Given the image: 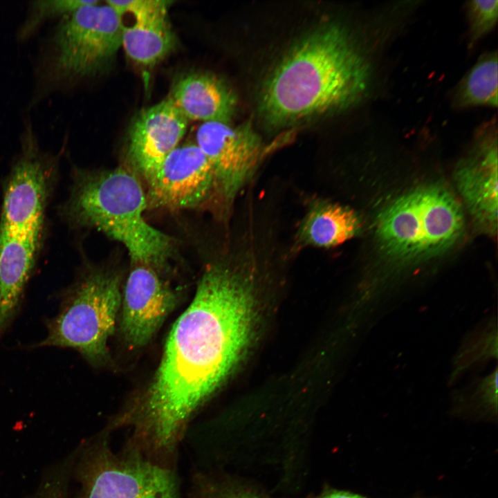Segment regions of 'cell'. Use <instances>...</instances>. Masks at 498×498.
I'll return each mask as SVG.
<instances>
[{
  "instance_id": "obj_7",
  "label": "cell",
  "mask_w": 498,
  "mask_h": 498,
  "mask_svg": "<svg viewBox=\"0 0 498 498\" xmlns=\"http://www.w3.org/2000/svg\"><path fill=\"white\" fill-rule=\"evenodd\" d=\"M462 209L454 196L436 184L402 195L379 214L377 237L383 250L403 261H416L441 253L460 237Z\"/></svg>"
},
{
  "instance_id": "obj_16",
  "label": "cell",
  "mask_w": 498,
  "mask_h": 498,
  "mask_svg": "<svg viewBox=\"0 0 498 498\" xmlns=\"http://www.w3.org/2000/svg\"><path fill=\"white\" fill-rule=\"evenodd\" d=\"M176 39L168 21L167 13L134 21L123 27L122 46L127 55L142 66H152L163 59L174 48Z\"/></svg>"
},
{
  "instance_id": "obj_6",
  "label": "cell",
  "mask_w": 498,
  "mask_h": 498,
  "mask_svg": "<svg viewBox=\"0 0 498 498\" xmlns=\"http://www.w3.org/2000/svg\"><path fill=\"white\" fill-rule=\"evenodd\" d=\"M116 271L91 268L60 294L56 313L44 320L46 334L31 349H70L93 365L104 361L122 304Z\"/></svg>"
},
{
  "instance_id": "obj_21",
  "label": "cell",
  "mask_w": 498,
  "mask_h": 498,
  "mask_svg": "<svg viewBox=\"0 0 498 498\" xmlns=\"http://www.w3.org/2000/svg\"><path fill=\"white\" fill-rule=\"evenodd\" d=\"M194 487L198 498H263L254 492L199 474L194 480Z\"/></svg>"
},
{
  "instance_id": "obj_4",
  "label": "cell",
  "mask_w": 498,
  "mask_h": 498,
  "mask_svg": "<svg viewBox=\"0 0 498 498\" xmlns=\"http://www.w3.org/2000/svg\"><path fill=\"white\" fill-rule=\"evenodd\" d=\"M140 178L131 169L77 171L62 214L72 225L92 228L121 243L134 264L165 268L174 239L145 220Z\"/></svg>"
},
{
  "instance_id": "obj_2",
  "label": "cell",
  "mask_w": 498,
  "mask_h": 498,
  "mask_svg": "<svg viewBox=\"0 0 498 498\" xmlns=\"http://www.w3.org/2000/svg\"><path fill=\"white\" fill-rule=\"evenodd\" d=\"M371 66L350 30L322 24L277 62L261 89L259 111L275 129L344 111L367 93Z\"/></svg>"
},
{
  "instance_id": "obj_13",
  "label": "cell",
  "mask_w": 498,
  "mask_h": 498,
  "mask_svg": "<svg viewBox=\"0 0 498 498\" xmlns=\"http://www.w3.org/2000/svg\"><path fill=\"white\" fill-rule=\"evenodd\" d=\"M495 127H483L471 156L459 166L456 182L477 224L488 233L497 226V145Z\"/></svg>"
},
{
  "instance_id": "obj_22",
  "label": "cell",
  "mask_w": 498,
  "mask_h": 498,
  "mask_svg": "<svg viewBox=\"0 0 498 498\" xmlns=\"http://www.w3.org/2000/svg\"><path fill=\"white\" fill-rule=\"evenodd\" d=\"M61 471L48 477L33 498H65L66 481Z\"/></svg>"
},
{
  "instance_id": "obj_5",
  "label": "cell",
  "mask_w": 498,
  "mask_h": 498,
  "mask_svg": "<svg viewBox=\"0 0 498 498\" xmlns=\"http://www.w3.org/2000/svg\"><path fill=\"white\" fill-rule=\"evenodd\" d=\"M123 27L114 9L98 1L61 18L40 52L32 102L100 71L122 46Z\"/></svg>"
},
{
  "instance_id": "obj_10",
  "label": "cell",
  "mask_w": 498,
  "mask_h": 498,
  "mask_svg": "<svg viewBox=\"0 0 498 498\" xmlns=\"http://www.w3.org/2000/svg\"><path fill=\"white\" fill-rule=\"evenodd\" d=\"M145 182L148 208L177 211L215 202L212 167L195 143L176 147Z\"/></svg>"
},
{
  "instance_id": "obj_15",
  "label": "cell",
  "mask_w": 498,
  "mask_h": 498,
  "mask_svg": "<svg viewBox=\"0 0 498 498\" xmlns=\"http://www.w3.org/2000/svg\"><path fill=\"white\" fill-rule=\"evenodd\" d=\"M360 226V217L351 208L325 197L313 196L305 203L293 249L335 247L354 237Z\"/></svg>"
},
{
  "instance_id": "obj_20",
  "label": "cell",
  "mask_w": 498,
  "mask_h": 498,
  "mask_svg": "<svg viewBox=\"0 0 498 498\" xmlns=\"http://www.w3.org/2000/svg\"><path fill=\"white\" fill-rule=\"evenodd\" d=\"M105 3L113 8L121 18L124 14L129 13L134 17V21H137L167 13L172 2L161 0H109Z\"/></svg>"
},
{
  "instance_id": "obj_8",
  "label": "cell",
  "mask_w": 498,
  "mask_h": 498,
  "mask_svg": "<svg viewBox=\"0 0 498 498\" xmlns=\"http://www.w3.org/2000/svg\"><path fill=\"white\" fill-rule=\"evenodd\" d=\"M78 475L80 498H179L173 468L127 448L115 452L106 436L88 446Z\"/></svg>"
},
{
  "instance_id": "obj_14",
  "label": "cell",
  "mask_w": 498,
  "mask_h": 498,
  "mask_svg": "<svg viewBox=\"0 0 498 498\" xmlns=\"http://www.w3.org/2000/svg\"><path fill=\"white\" fill-rule=\"evenodd\" d=\"M167 99L187 120L230 123L237 106L233 90L220 77L205 72L178 79Z\"/></svg>"
},
{
  "instance_id": "obj_18",
  "label": "cell",
  "mask_w": 498,
  "mask_h": 498,
  "mask_svg": "<svg viewBox=\"0 0 498 498\" xmlns=\"http://www.w3.org/2000/svg\"><path fill=\"white\" fill-rule=\"evenodd\" d=\"M97 0H38L30 2L28 15L18 30L17 39L25 41L33 36L45 22L59 20L80 7Z\"/></svg>"
},
{
  "instance_id": "obj_19",
  "label": "cell",
  "mask_w": 498,
  "mask_h": 498,
  "mask_svg": "<svg viewBox=\"0 0 498 498\" xmlns=\"http://www.w3.org/2000/svg\"><path fill=\"white\" fill-rule=\"evenodd\" d=\"M466 11L470 44L473 45L495 26L498 16V1H470L467 3Z\"/></svg>"
},
{
  "instance_id": "obj_17",
  "label": "cell",
  "mask_w": 498,
  "mask_h": 498,
  "mask_svg": "<svg viewBox=\"0 0 498 498\" xmlns=\"http://www.w3.org/2000/svg\"><path fill=\"white\" fill-rule=\"evenodd\" d=\"M497 53L482 55L456 87L452 101L457 109L497 106Z\"/></svg>"
},
{
  "instance_id": "obj_3",
  "label": "cell",
  "mask_w": 498,
  "mask_h": 498,
  "mask_svg": "<svg viewBox=\"0 0 498 498\" xmlns=\"http://www.w3.org/2000/svg\"><path fill=\"white\" fill-rule=\"evenodd\" d=\"M21 140L4 186L0 215V331L10 329L21 311L55 172V161L39 149L35 136Z\"/></svg>"
},
{
  "instance_id": "obj_23",
  "label": "cell",
  "mask_w": 498,
  "mask_h": 498,
  "mask_svg": "<svg viewBox=\"0 0 498 498\" xmlns=\"http://www.w3.org/2000/svg\"><path fill=\"white\" fill-rule=\"evenodd\" d=\"M311 498H367L361 495L346 490H331Z\"/></svg>"
},
{
  "instance_id": "obj_11",
  "label": "cell",
  "mask_w": 498,
  "mask_h": 498,
  "mask_svg": "<svg viewBox=\"0 0 498 498\" xmlns=\"http://www.w3.org/2000/svg\"><path fill=\"white\" fill-rule=\"evenodd\" d=\"M179 296L165 270L134 264L122 293L120 330L133 349L145 346L176 307Z\"/></svg>"
},
{
  "instance_id": "obj_9",
  "label": "cell",
  "mask_w": 498,
  "mask_h": 498,
  "mask_svg": "<svg viewBox=\"0 0 498 498\" xmlns=\"http://www.w3.org/2000/svg\"><path fill=\"white\" fill-rule=\"evenodd\" d=\"M194 142L205 154L212 169L215 202L225 212L249 185L259 168L265 147L248 121L237 126L208 121L196 131Z\"/></svg>"
},
{
  "instance_id": "obj_12",
  "label": "cell",
  "mask_w": 498,
  "mask_h": 498,
  "mask_svg": "<svg viewBox=\"0 0 498 498\" xmlns=\"http://www.w3.org/2000/svg\"><path fill=\"white\" fill-rule=\"evenodd\" d=\"M187 122L167 98L142 111L129 130L127 156L131 170L145 181L178 147Z\"/></svg>"
},
{
  "instance_id": "obj_1",
  "label": "cell",
  "mask_w": 498,
  "mask_h": 498,
  "mask_svg": "<svg viewBox=\"0 0 498 498\" xmlns=\"http://www.w3.org/2000/svg\"><path fill=\"white\" fill-rule=\"evenodd\" d=\"M254 260L239 250L205 268L191 303L169 331L145 393L111 424L128 427L127 445L146 459L174 465L194 415L244 353L255 319Z\"/></svg>"
}]
</instances>
